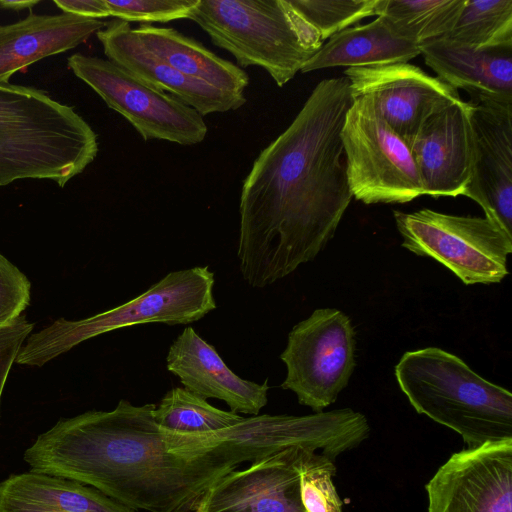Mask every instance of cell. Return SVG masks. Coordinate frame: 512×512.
I'll list each match as a JSON object with an SVG mask.
<instances>
[{"label": "cell", "instance_id": "6da1fadb", "mask_svg": "<svg viewBox=\"0 0 512 512\" xmlns=\"http://www.w3.org/2000/svg\"><path fill=\"white\" fill-rule=\"evenodd\" d=\"M353 101L347 78L323 79L255 159L241 189L237 249L250 286L290 275L334 236L353 198L341 140Z\"/></svg>", "mask_w": 512, "mask_h": 512}, {"label": "cell", "instance_id": "7a4b0ae2", "mask_svg": "<svg viewBox=\"0 0 512 512\" xmlns=\"http://www.w3.org/2000/svg\"><path fill=\"white\" fill-rule=\"evenodd\" d=\"M155 407L121 399L113 410L61 419L23 458L33 471L91 486L133 510L194 512L237 466L214 452H178V434L158 426Z\"/></svg>", "mask_w": 512, "mask_h": 512}, {"label": "cell", "instance_id": "3957f363", "mask_svg": "<svg viewBox=\"0 0 512 512\" xmlns=\"http://www.w3.org/2000/svg\"><path fill=\"white\" fill-rule=\"evenodd\" d=\"M97 153V134L74 107L34 87L0 84V186L31 178L64 187Z\"/></svg>", "mask_w": 512, "mask_h": 512}, {"label": "cell", "instance_id": "277c9868", "mask_svg": "<svg viewBox=\"0 0 512 512\" xmlns=\"http://www.w3.org/2000/svg\"><path fill=\"white\" fill-rule=\"evenodd\" d=\"M399 388L419 414L458 433L467 448L512 439V394L437 347L403 354Z\"/></svg>", "mask_w": 512, "mask_h": 512}, {"label": "cell", "instance_id": "5b68a950", "mask_svg": "<svg viewBox=\"0 0 512 512\" xmlns=\"http://www.w3.org/2000/svg\"><path fill=\"white\" fill-rule=\"evenodd\" d=\"M189 19L240 68L261 67L279 87L324 44L290 0H200Z\"/></svg>", "mask_w": 512, "mask_h": 512}, {"label": "cell", "instance_id": "8992f818", "mask_svg": "<svg viewBox=\"0 0 512 512\" xmlns=\"http://www.w3.org/2000/svg\"><path fill=\"white\" fill-rule=\"evenodd\" d=\"M214 283V273L208 266L172 271L119 306L80 320L59 318L32 333L15 363L43 366L86 340L121 328L198 321L216 308Z\"/></svg>", "mask_w": 512, "mask_h": 512}, {"label": "cell", "instance_id": "52a82bcc", "mask_svg": "<svg viewBox=\"0 0 512 512\" xmlns=\"http://www.w3.org/2000/svg\"><path fill=\"white\" fill-rule=\"evenodd\" d=\"M402 247L450 269L464 284L501 282L508 274L512 235L487 217L421 209L393 211Z\"/></svg>", "mask_w": 512, "mask_h": 512}, {"label": "cell", "instance_id": "ba28073f", "mask_svg": "<svg viewBox=\"0 0 512 512\" xmlns=\"http://www.w3.org/2000/svg\"><path fill=\"white\" fill-rule=\"evenodd\" d=\"M341 140L352 196L364 204L406 203L424 195L411 149L366 97L348 110Z\"/></svg>", "mask_w": 512, "mask_h": 512}, {"label": "cell", "instance_id": "9c48e42d", "mask_svg": "<svg viewBox=\"0 0 512 512\" xmlns=\"http://www.w3.org/2000/svg\"><path fill=\"white\" fill-rule=\"evenodd\" d=\"M355 351L350 318L335 308L316 309L288 334L280 355L287 370L281 388L292 391L301 405L321 412L348 385Z\"/></svg>", "mask_w": 512, "mask_h": 512}, {"label": "cell", "instance_id": "30bf717a", "mask_svg": "<svg viewBox=\"0 0 512 512\" xmlns=\"http://www.w3.org/2000/svg\"><path fill=\"white\" fill-rule=\"evenodd\" d=\"M67 64L143 140L194 145L205 139L207 125L196 110L147 85L108 59L75 53L67 59Z\"/></svg>", "mask_w": 512, "mask_h": 512}, {"label": "cell", "instance_id": "8fae6325", "mask_svg": "<svg viewBox=\"0 0 512 512\" xmlns=\"http://www.w3.org/2000/svg\"><path fill=\"white\" fill-rule=\"evenodd\" d=\"M425 488L428 512H512V439L452 454Z\"/></svg>", "mask_w": 512, "mask_h": 512}, {"label": "cell", "instance_id": "7c38bea8", "mask_svg": "<svg viewBox=\"0 0 512 512\" xmlns=\"http://www.w3.org/2000/svg\"><path fill=\"white\" fill-rule=\"evenodd\" d=\"M344 75L353 99L368 98L408 144L427 118L461 100L458 90L409 63L346 68Z\"/></svg>", "mask_w": 512, "mask_h": 512}, {"label": "cell", "instance_id": "4fadbf2b", "mask_svg": "<svg viewBox=\"0 0 512 512\" xmlns=\"http://www.w3.org/2000/svg\"><path fill=\"white\" fill-rule=\"evenodd\" d=\"M473 166L463 193L512 235V104L472 102Z\"/></svg>", "mask_w": 512, "mask_h": 512}, {"label": "cell", "instance_id": "5bb4252c", "mask_svg": "<svg viewBox=\"0 0 512 512\" xmlns=\"http://www.w3.org/2000/svg\"><path fill=\"white\" fill-rule=\"evenodd\" d=\"M409 146L424 195H463L473 166L471 103L461 99L432 114Z\"/></svg>", "mask_w": 512, "mask_h": 512}, {"label": "cell", "instance_id": "9a60e30c", "mask_svg": "<svg viewBox=\"0 0 512 512\" xmlns=\"http://www.w3.org/2000/svg\"><path fill=\"white\" fill-rule=\"evenodd\" d=\"M305 450L285 449L229 472L205 492L194 512H306L299 486Z\"/></svg>", "mask_w": 512, "mask_h": 512}, {"label": "cell", "instance_id": "2e32d148", "mask_svg": "<svg viewBox=\"0 0 512 512\" xmlns=\"http://www.w3.org/2000/svg\"><path fill=\"white\" fill-rule=\"evenodd\" d=\"M96 36L109 61L154 89L170 93L202 117L237 110L246 103L244 95L220 90L174 69L147 49L126 21L113 19Z\"/></svg>", "mask_w": 512, "mask_h": 512}, {"label": "cell", "instance_id": "e0dca14e", "mask_svg": "<svg viewBox=\"0 0 512 512\" xmlns=\"http://www.w3.org/2000/svg\"><path fill=\"white\" fill-rule=\"evenodd\" d=\"M166 367L183 388L207 400L224 401L231 412L259 415L268 402V379L259 384L234 373L214 346L188 326L171 344Z\"/></svg>", "mask_w": 512, "mask_h": 512}, {"label": "cell", "instance_id": "ac0fdd59", "mask_svg": "<svg viewBox=\"0 0 512 512\" xmlns=\"http://www.w3.org/2000/svg\"><path fill=\"white\" fill-rule=\"evenodd\" d=\"M419 48L438 79L465 90L475 102L512 104V43L473 48L439 37Z\"/></svg>", "mask_w": 512, "mask_h": 512}, {"label": "cell", "instance_id": "d6986e66", "mask_svg": "<svg viewBox=\"0 0 512 512\" xmlns=\"http://www.w3.org/2000/svg\"><path fill=\"white\" fill-rule=\"evenodd\" d=\"M107 22L71 14H29L0 25V84L44 58L71 50L103 29Z\"/></svg>", "mask_w": 512, "mask_h": 512}, {"label": "cell", "instance_id": "ffe728a7", "mask_svg": "<svg viewBox=\"0 0 512 512\" xmlns=\"http://www.w3.org/2000/svg\"><path fill=\"white\" fill-rule=\"evenodd\" d=\"M0 512H135L75 480L30 470L0 482Z\"/></svg>", "mask_w": 512, "mask_h": 512}, {"label": "cell", "instance_id": "44dd1931", "mask_svg": "<svg viewBox=\"0 0 512 512\" xmlns=\"http://www.w3.org/2000/svg\"><path fill=\"white\" fill-rule=\"evenodd\" d=\"M418 55V44L398 36L387 21L378 16L368 24L347 28L330 37L301 72L408 63Z\"/></svg>", "mask_w": 512, "mask_h": 512}, {"label": "cell", "instance_id": "7402d4cb", "mask_svg": "<svg viewBox=\"0 0 512 512\" xmlns=\"http://www.w3.org/2000/svg\"><path fill=\"white\" fill-rule=\"evenodd\" d=\"M134 31L147 49L177 71L220 90L244 95L249 84L246 72L197 40L174 28L151 24H142Z\"/></svg>", "mask_w": 512, "mask_h": 512}, {"label": "cell", "instance_id": "603a6c76", "mask_svg": "<svg viewBox=\"0 0 512 512\" xmlns=\"http://www.w3.org/2000/svg\"><path fill=\"white\" fill-rule=\"evenodd\" d=\"M466 0H378L376 13L403 39L420 45L446 35Z\"/></svg>", "mask_w": 512, "mask_h": 512}, {"label": "cell", "instance_id": "cb8c5ba5", "mask_svg": "<svg viewBox=\"0 0 512 512\" xmlns=\"http://www.w3.org/2000/svg\"><path fill=\"white\" fill-rule=\"evenodd\" d=\"M154 419L164 430L180 434H205L230 428L244 417L218 409L185 388L169 390L154 409Z\"/></svg>", "mask_w": 512, "mask_h": 512}, {"label": "cell", "instance_id": "d4e9b609", "mask_svg": "<svg viewBox=\"0 0 512 512\" xmlns=\"http://www.w3.org/2000/svg\"><path fill=\"white\" fill-rule=\"evenodd\" d=\"M442 37L473 48L511 44L512 0H466L454 26Z\"/></svg>", "mask_w": 512, "mask_h": 512}, {"label": "cell", "instance_id": "484cf974", "mask_svg": "<svg viewBox=\"0 0 512 512\" xmlns=\"http://www.w3.org/2000/svg\"><path fill=\"white\" fill-rule=\"evenodd\" d=\"M335 460L305 450L299 462L300 496L306 512H343V503L333 483Z\"/></svg>", "mask_w": 512, "mask_h": 512}, {"label": "cell", "instance_id": "4316f807", "mask_svg": "<svg viewBox=\"0 0 512 512\" xmlns=\"http://www.w3.org/2000/svg\"><path fill=\"white\" fill-rule=\"evenodd\" d=\"M378 0H290L323 41L375 15Z\"/></svg>", "mask_w": 512, "mask_h": 512}, {"label": "cell", "instance_id": "83f0119b", "mask_svg": "<svg viewBox=\"0 0 512 512\" xmlns=\"http://www.w3.org/2000/svg\"><path fill=\"white\" fill-rule=\"evenodd\" d=\"M200 0H105L110 17L126 22H170L189 19Z\"/></svg>", "mask_w": 512, "mask_h": 512}, {"label": "cell", "instance_id": "f1b7e54d", "mask_svg": "<svg viewBox=\"0 0 512 512\" xmlns=\"http://www.w3.org/2000/svg\"><path fill=\"white\" fill-rule=\"evenodd\" d=\"M30 299V281L0 253V327L20 317Z\"/></svg>", "mask_w": 512, "mask_h": 512}, {"label": "cell", "instance_id": "f546056e", "mask_svg": "<svg viewBox=\"0 0 512 512\" xmlns=\"http://www.w3.org/2000/svg\"><path fill=\"white\" fill-rule=\"evenodd\" d=\"M33 328L34 324L23 315L11 324L0 327V403L11 367Z\"/></svg>", "mask_w": 512, "mask_h": 512}, {"label": "cell", "instance_id": "4dcf8cb0", "mask_svg": "<svg viewBox=\"0 0 512 512\" xmlns=\"http://www.w3.org/2000/svg\"><path fill=\"white\" fill-rule=\"evenodd\" d=\"M62 13L78 17L97 19L110 17L105 0H54Z\"/></svg>", "mask_w": 512, "mask_h": 512}, {"label": "cell", "instance_id": "1f68e13d", "mask_svg": "<svg viewBox=\"0 0 512 512\" xmlns=\"http://www.w3.org/2000/svg\"><path fill=\"white\" fill-rule=\"evenodd\" d=\"M39 2V0H0V8L21 11L24 9H32Z\"/></svg>", "mask_w": 512, "mask_h": 512}]
</instances>
